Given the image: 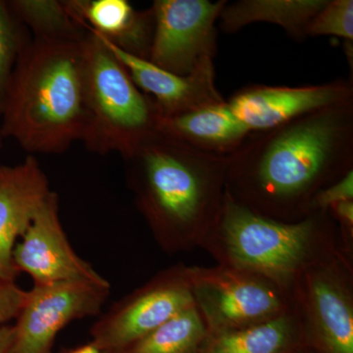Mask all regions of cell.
I'll return each mask as SVG.
<instances>
[{
    "mask_svg": "<svg viewBox=\"0 0 353 353\" xmlns=\"http://www.w3.org/2000/svg\"><path fill=\"white\" fill-rule=\"evenodd\" d=\"M353 170V101L250 132L227 157L226 194L257 214L297 222Z\"/></svg>",
    "mask_w": 353,
    "mask_h": 353,
    "instance_id": "1",
    "label": "cell"
},
{
    "mask_svg": "<svg viewBox=\"0 0 353 353\" xmlns=\"http://www.w3.org/2000/svg\"><path fill=\"white\" fill-rule=\"evenodd\" d=\"M123 160L134 203L159 248L171 255L201 248L224 203L227 157L157 130Z\"/></svg>",
    "mask_w": 353,
    "mask_h": 353,
    "instance_id": "2",
    "label": "cell"
},
{
    "mask_svg": "<svg viewBox=\"0 0 353 353\" xmlns=\"http://www.w3.org/2000/svg\"><path fill=\"white\" fill-rule=\"evenodd\" d=\"M83 41L32 39L26 46L7 85L2 138L14 139L30 155L61 154L82 141Z\"/></svg>",
    "mask_w": 353,
    "mask_h": 353,
    "instance_id": "3",
    "label": "cell"
},
{
    "mask_svg": "<svg viewBox=\"0 0 353 353\" xmlns=\"http://www.w3.org/2000/svg\"><path fill=\"white\" fill-rule=\"evenodd\" d=\"M199 248L218 265L257 274L288 294L313 265L340 253L350 256L328 210L283 222L253 212L227 194L219 218Z\"/></svg>",
    "mask_w": 353,
    "mask_h": 353,
    "instance_id": "4",
    "label": "cell"
},
{
    "mask_svg": "<svg viewBox=\"0 0 353 353\" xmlns=\"http://www.w3.org/2000/svg\"><path fill=\"white\" fill-rule=\"evenodd\" d=\"M85 124L82 141L90 152L127 157L153 132L161 113L99 37L83 41Z\"/></svg>",
    "mask_w": 353,
    "mask_h": 353,
    "instance_id": "5",
    "label": "cell"
},
{
    "mask_svg": "<svg viewBox=\"0 0 353 353\" xmlns=\"http://www.w3.org/2000/svg\"><path fill=\"white\" fill-rule=\"evenodd\" d=\"M304 347L353 353V257L334 255L304 271L289 292Z\"/></svg>",
    "mask_w": 353,
    "mask_h": 353,
    "instance_id": "6",
    "label": "cell"
},
{
    "mask_svg": "<svg viewBox=\"0 0 353 353\" xmlns=\"http://www.w3.org/2000/svg\"><path fill=\"white\" fill-rule=\"evenodd\" d=\"M188 270L194 306L208 336L255 326L290 311L289 294L257 274L218 264Z\"/></svg>",
    "mask_w": 353,
    "mask_h": 353,
    "instance_id": "7",
    "label": "cell"
},
{
    "mask_svg": "<svg viewBox=\"0 0 353 353\" xmlns=\"http://www.w3.org/2000/svg\"><path fill=\"white\" fill-rule=\"evenodd\" d=\"M187 265L158 272L117 301L90 329L92 343L104 353L117 352L194 306Z\"/></svg>",
    "mask_w": 353,
    "mask_h": 353,
    "instance_id": "8",
    "label": "cell"
},
{
    "mask_svg": "<svg viewBox=\"0 0 353 353\" xmlns=\"http://www.w3.org/2000/svg\"><path fill=\"white\" fill-rule=\"evenodd\" d=\"M226 0H155L154 32L148 61L188 76L217 54L216 22Z\"/></svg>",
    "mask_w": 353,
    "mask_h": 353,
    "instance_id": "9",
    "label": "cell"
},
{
    "mask_svg": "<svg viewBox=\"0 0 353 353\" xmlns=\"http://www.w3.org/2000/svg\"><path fill=\"white\" fill-rule=\"evenodd\" d=\"M110 289L104 278L34 285L13 325L9 353H52L58 333L75 320L99 314Z\"/></svg>",
    "mask_w": 353,
    "mask_h": 353,
    "instance_id": "10",
    "label": "cell"
},
{
    "mask_svg": "<svg viewBox=\"0 0 353 353\" xmlns=\"http://www.w3.org/2000/svg\"><path fill=\"white\" fill-rule=\"evenodd\" d=\"M13 262L34 285L103 279L70 245L60 220L59 197L52 190L14 248Z\"/></svg>",
    "mask_w": 353,
    "mask_h": 353,
    "instance_id": "11",
    "label": "cell"
},
{
    "mask_svg": "<svg viewBox=\"0 0 353 353\" xmlns=\"http://www.w3.org/2000/svg\"><path fill=\"white\" fill-rule=\"evenodd\" d=\"M352 101V81L340 79L303 87L250 85L234 92L227 103L248 132H256Z\"/></svg>",
    "mask_w": 353,
    "mask_h": 353,
    "instance_id": "12",
    "label": "cell"
},
{
    "mask_svg": "<svg viewBox=\"0 0 353 353\" xmlns=\"http://www.w3.org/2000/svg\"><path fill=\"white\" fill-rule=\"evenodd\" d=\"M97 37L126 68L137 87L154 101L161 118L180 115L225 101L216 88L214 61L201 65L190 75L179 76L159 68L148 60L129 54Z\"/></svg>",
    "mask_w": 353,
    "mask_h": 353,
    "instance_id": "13",
    "label": "cell"
},
{
    "mask_svg": "<svg viewBox=\"0 0 353 353\" xmlns=\"http://www.w3.org/2000/svg\"><path fill=\"white\" fill-rule=\"evenodd\" d=\"M50 192L34 155L14 166L0 165V280L16 282L14 248Z\"/></svg>",
    "mask_w": 353,
    "mask_h": 353,
    "instance_id": "14",
    "label": "cell"
},
{
    "mask_svg": "<svg viewBox=\"0 0 353 353\" xmlns=\"http://www.w3.org/2000/svg\"><path fill=\"white\" fill-rule=\"evenodd\" d=\"M70 12L121 50L148 60L154 18L152 8L136 10L127 0H66Z\"/></svg>",
    "mask_w": 353,
    "mask_h": 353,
    "instance_id": "15",
    "label": "cell"
},
{
    "mask_svg": "<svg viewBox=\"0 0 353 353\" xmlns=\"http://www.w3.org/2000/svg\"><path fill=\"white\" fill-rule=\"evenodd\" d=\"M158 130L196 150L226 157L250 134L232 113L227 101L161 118Z\"/></svg>",
    "mask_w": 353,
    "mask_h": 353,
    "instance_id": "16",
    "label": "cell"
},
{
    "mask_svg": "<svg viewBox=\"0 0 353 353\" xmlns=\"http://www.w3.org/2000/svg\"><path fill=\"white\" fill-rule=\"evenodd\" d=\"M328 0H239L226 3L220 14V28L227 34L246 26L268 23L282 28L294 41L303 43L307 29Z\"/></svg>",
    "mask_w": 353,
    "mask_h": 353,
    "instance_id": "17",
    "label": "cell"
},
{
    "mask_svg": "<svg viewBox=\"0 0 353 353\" xmlns=\"http://www.w3.org/2000/svg\"><path fill=\"white\" fill-rule=\"evenodd\" d=\"M303 347L299 323L290 311L255 326L208 336L199 353H296Z\"/></svg>",
    "mask_w": 353,
    "mask_h": 353,
    "instance_id": "18",
    "label": "cell"
},
{
    "mask_svg": "<svg viewBox=\"0 0 353 353\" xmlns=\"http://www.w3.org/2000/svg\"><path fill=\"white\" fill-rule=\"evenodd\" d=\"M21 24L32 31V39L80 41L87 28L70 12L66 0H10Z\"/></svg>",
    "mask_w": 353,
    "mask_h": 353,
    "instance_id": "19",
    "label": "cell"
},
{
    "mask_svg": "<svg viewBox=\"0 0 353 353\" xmlns=\"http://www.w3.org/2000/svg\"><path fill=\"white\" fill-rule=\"evenodd\" d=\"M208 336L196 306H192L132 345L108 353H199Z\"/></svg>",
    "mask_w": 353,
    "mask_h": 353,
    "instance_id": "20",
    "label": "cell"
},
{
    "mask_svg": "<svg viewBox=\"0 0 353 353\" xmlns=\"http://www.w3.org/2000/svg\"><path fill=\"white\" fill-rule=\"evenodd\" d=\"M31 39L29 31L17 19L9 2L0 0V113L13 70Z\"/></svg>",
    "mask_w": 353,
    "mask_h": 353,
    "instance_id": "21",
    "label": "cell"
},
{
    "mask_svg": "<svg viewBox=\"0 0 353 353\" xmlns=\"http://www.w3.org/2000/svg\"><path fill=\"white\" fill-rule=\"evenodd\" d=\"M321 36L353 41V0H328L307 29V38Z\"/></svg>",
    "mask_w": 353,
    "mask_h": 353,
    "instance_id": "22",
    "label": "cell"
},
{
    "mask_svg": "<svg viewBox=\"0 0 353 353\" xmlns=\"http://www.w3.org/2000/svg\"><path fill=\"white\" fill-rule=\"evenodd\" d=\"M353 201V170L320 190L311 203V212L327 211L338 202Z\"/></svg>",
    "mask_w": 353,
    "mask_h": 353,
    "instance_id": "23",
    "label": "cell"
},
{
    "mask_svg": "<svg viewBox=\"0 0 353 353\" xmlns=\"http://www.w3.org/2000/svg\"><path fill=\"white\" fill-rule=\"evenodd\" d=\"M27 290L16 282L0 280V328L16 319L27 299Z\"/></svg>",
    "mask_w": 353,
    "mask_h": 353,
    "instance_id": "24",
    "label": "cell"
},
{
    "mask_svg": "<svg viewBox=\"0 0 353 353\" xmlns=\"http://www.w3.org/2000/svg\"><path fill=\"white\" fill-rule=\"evenodd\" d=\"M328 211L340 232L343 250L353 256V201L338 202Z\"/></svg>",
    "mask_w": 353,
    "mask_h": 353,
    "instance_id": "25",
    "label": "cell"
},
{
    "mask_svg": "<svg viewBox=\"0 0 353 353\" xmlns=\"http://www.w3.org/2000/svg\"><path fill=\"white\" fill-rule=\"evenodd\" d=\"M13 341V326L6 325L0 328V353H9Z\"/></svg>",
    "mask_w": 353,
    "mask_h": 353,
    "instance_id": "26",
    "label": "cell"
},
{
    "mask_svg": "<svg viewBox=\"0 0 353 353\" xmlns=\"http://www.w3.org/2000/svg\"><path fill=\"white\" fill-rule=\"evenodd\" d=\"M54 353V352H52ZM57 353H104L102 350H99L97 345L90 341L87 345H81V347L71 348V350H64L61 352Z\"/></svg>",
    "mask_w": 353,
    "mask_h": 353,
    "instance_id": "27",
    "label": "cell"
},
{
    "mask_svg": "<svg viewBox=\"0 0 353 353\" xmlns=\"http://www.w3.org/2000/svg\"><path fill=\"white\" fill-rule=\"evenodd\" d=\"M296 353H312L310 350H307L306 347L301 348Z\"/></svg>",
    "mask_w": 353,
    "mask_h": 353,
    "instance_id": "28",
    "label": "cell"
},
{
    "mask_svg": "<svg viewBox=\"0 0 353 353\" xmlns=\"http://www.w3.org/2000/svg\"><path fill=\"white\" fill-rule=\"evenodd\" d=\"M2 141H3V138H2L1 134H0V148L2 146Z\"/></svg>",
    "mask_w": 353,
    "mask_h": 353,
    "instance_id": "29",
    "label": "cell"
}]
</instances>
